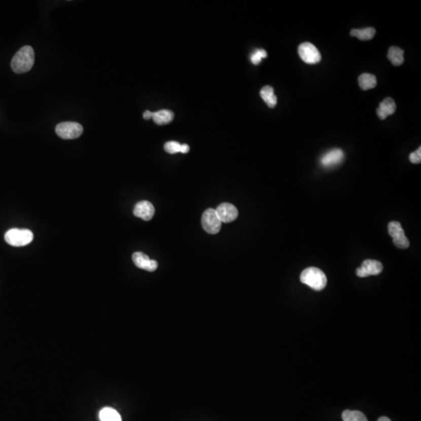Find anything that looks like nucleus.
<instances>
[{"label":"nucleus","instance_id":"8","mask_svg":"<svg viewBox=\"0 0 421 421\" xmlns=\"http://www.w3.org/2000/svg\"><path fill=\"white\" fill-rule=\"evenodd\" d=\"M382 264L376 260H365L362 263L360 268H357V276L361 278L370 276V275H377L382 271Z\"/></svg>","mask_w":421,"mask_h":421},{"label":"nucleus","instance_id":"4","mask_svg":"<svg viewBox=\"0 0 421 421\" xmlns=\"http://www.w3.org/2000/svg\"><path fill=\"white\" fill-rule=\"evenodd\" d=\"M56 133L65 140L78 138L83 133V126L76 122H63L56 127Z\"/></svg>","mask_w":421,"mask_h":421},{"label":"nucleus","instance_id":"3","mask_svg":"<svg viewBox=\"0 0 421 421\" xmlns=\"http://www.w3.org/2000/svg\"><path fill=\"white\" fill-rule=\"evenodd\" d=\"M34 234L29 229H11L5 234V240L13 247H24L32 242Z\"/></svg>","mask_w":421,"mask_h":421},{"label":"nucleus","instance_id":"11","mask_svg":"<svg viewBox=\"0 0 421 421\" xmlns=\"http://www.w3.org/2000/svg\"><path fill=\"white\" fill-rule=\"evenodd\" d=\"M133 263L137 268L148 271H155L158 268V262L151 260L148 255L142 252H135L132 257Z\"/></svg>","mask_w":421,"mask_h":421},{"label":"nucleus","instance_id":"13","mask_svg":"<svg viewBox=\"0 0 421 421\" xmlns=\"http://www.w3.org/2000/svg\"><path fill=\"white\" fill-rule=\"evenodd\" d=\"M396 104L394 100L391 98H386L384 101L379 104L377 109V114L379 119L384 120L389 116H391L396 112Z\"/></svg>","mask_w":421,"mask_h":421},{"label":"nucleus","instance_id":"21","mask_svg":"<svg viewBox=\"0 0 421 421\" xmlns=\"http://www.w3.org/2000/svg\"><path fill=\"white\" fill-rule=\"evenodd\" d=\"M268 54H267L266 51L264 49H257L251 56V60L253 64L258 65L261 62V59L264 58H266Z\"/></svg>","mask_w":421,"mask_h":421},{"label":"nucleus","instance_id":"18","mask_svg":"<svg viewBox=\"0 0 421 421\" xmlns=\"http://www.w3.org/2000/svg\"><path fill=\"white\" fill-rule=\"evenodd\" d=\"M359 85L364 91L375 88L377 85V79L374 75L370 74H363L358 78Z\"/></svg>","mask_w":421,"mask_h":421},{"label":"nucleus","instance_id":"12","mask_svg":"<svg viewBox=\"0 0 421 421\" xmlns=\"http://www.w3.org/2000/svg\"><path fill=\"white\" fill-rule=\"evenodd\" d=\"M155 207L152 203L148 201H142L135 205L133 215L145 221H149L155 215Z\"/></svg>","mask_w":421,"mask_h":421},{"label":"nucleus","instance_id":"16","mask_svg":"<svg viewBox=\"0 0 421 421\" xmlns=\"http://www.w3.org/2000/svg\"><path fill=\"white\" fill-rule=\"evenodd\" d=\"M260 94L269 108H275L277 104V97L275 96L272 87L268 85L264 87L260 91Z\"/></svg>","mask_w":421,"mask_h":421},{"label":"nucleus","instance_id":"22","mask_svg":"<svg viewBox=\"0 0 421 421\" xmlns=\"http://www.w3.org/2000/svg\"><path fill=\"white\" fill-rule=\"evenodd\" d=\"M164 149L168 154H176L181 152V145L177 142H168L165 144Z\"/></svg>","mask_w":421,"mask_h":421},{"label":"nucleus","instance_id":"15","mask_svg":"<svg viewBox=\"0 0 421 421\" xmlns=\"http://www.w3.org/2000/svg\"><path fill=\"white\" fill-rule=\"evenodd\" d=\"M154 122L158 125H165L171 123L174 119V113L170 110H162L153 113Z\"/></svg>","mask_w":421,"mask_h":421},{"label":"nucleus","instance_id":"10","mask_svg":"<svg viewBox=\"0 0 421 421\" xmlns=\"http://www.w3.org/2000/svg\"><path fill=\"white\" fill-rule=\"evenodd\" d=\"M216 212L222 223H231L236 220L239 214L237 208L233 204H229V203H223V204H219L216 209Z\"/></svg>","mask_w":421,"mask_h":421},{"label":"nucleus","instance_id":"19","mask_svg":"<svg viewBox=\"0 0 421 421\" xmlns=\"http://www.w3.org/2000/svg\"><path fill=\"white\" fill-rule=\"evenodd\" d=\"M100 421H122L120 413L113 408H103L99 413Z\"/></svg>","mask_w":421,"mask_h":421},{"label":"nucleus","instance_id":"14","mask_svg":"<svg viewBox=\"0 0 421 421\" xmlns=\"http://www.w3.org/2000/svg\"><path fill=\"white\" fill-rule=\"evenodd\" d=\"M387 57L394 66H401L404 62V52L397 46H392L389 48Z\"/></svg>","mask_w":421,"mask_h":421},{"label":"nucleus","instance_id":"2","mask_svg":"<svg viewBox=\"0 0 421 421\" xmlns=\"http://www.w3.org/2000/svg\"><path fill=\"white\" fill-rule=\"evenodd\" d=\"M300 281L316 291H321L327 285V278L325 273L314 267L303 270L300 275Z\"/></svg>","mask_w":421,"mask_h":421},{"label":"nucleus","instance_id":"9","mask_svg":"<svg viewBox=\"0 0 421 421\" xmlns=\"http://www.w3.org/2000/svg\"><path fill=\"white\" fill-rule=\"evenodd\" d=\"M343 159V151L340 149H334L322 155L320 163L324 168H332L339 165Z\"/></svg>","mask_w":421,"mask_h":421},{"label":"nucleus","instance_id":"25","mask_svg":"<svg viewBox=\"0 0 421 421\" xmlns=\"http://www.w3.org/2000/svg\"><path fill=\"white\" fill-rule=\"evenodd\" d=\"M190 151V147L188 145H181V153L186 154Z\"/></svg>","mask_w":421,"mask_h":421},{"label":"nucleus","instance_id":"26","mask_svg":"<svg viewBox=\"0 0 421 421\" xmlns=\"http://www.w3.org/2000/svg\"><path fill=\"white\" fill-rule=\"evenodd\" d=\"M377 421H391V419L386 417V416H381V417L379 418Z\"/></svg>","mask_w":421,"mask_h":421},{"label":"nucleus","instance_id":"20","mask_svg":"<svg viewBox=\"0 0 421 421\" xmlns=\"http://www.w3.org/2000/svg\"><path fill=\"white\" fill-rule=\"evenodd\" d=\"M343 421H367L364 413L357 410H345L342 414Z\"/></svg>","mask_w":421,"mask_h":421},{"label":"nucleus","instance_id":"7","mask_svg":"<svg viewBox=\"0 0 421 421\" xmlns=\"http://www.w3.org/2000/svg\"><path fill=\"white\" fill-rule=\"evenodd\" d=\"M389 233L393 238V243L400 249H406L409 247V240L405 235L404 230L399 222H391L389 224Z\"/></svg>","mask_w":421,"mask_h":421},{"label":"nucleus","instance_id":"1","mask_svg":"<svg viewBox=\"0 0 421 421\" xmlns=\"http://www.w3.org/2000/svg\"><path fill=\"white\" fill-rule=\"evenodd\" d=\"M34 63V52L32 47L25 46L16 53L11 61V67L16 74L28 72Z\"/></svg>","mask_w":421,"mask_h":421},{"label":"nucleus","instance_id":"5","mask_svg":"<svg viewBox=\"0 0 421 421\" xmlns=\"http://www.w3.org/2000/svg\"><path fill=\"white\" fill-rule=\"evenodd\" d=\"M203 228L207 233L217 234L222 227V221L215 209L209 208L204 212L201 219Z\"/></svg>","mask_w":421,"mask_h":421},{"label":"nucleus","instance_id":"24","mask_svg":"<svg viewBox=\"0 0 421 421\" xmlns=\"http://www.w3.org/2000/svg\"><path fill=\"white\" fill-rule=\"evenodd\" d=\"M152 116H153V113L149 111V110H147L143 114V117L145 120H150L151 118H152Z\"/></svg>","mask_w":421,"mask_h":421},{"label":"nucleus","instance_id":"23","mask_svg":"<svg viewBox=\"0 0 421 421\" xmlns=\"http://www.w3.org/2000/svg\"><path fill=\"white\" fill-rule=\"evenodd\" d=\"M409 161L412 163L418 164L420 163L421 162V148L419 147V149L416 152H412L409 155Z\"/></svg>","mask_w":421,"mask_h":421},{"label":"nucleus","instance_id":"6","mask_svg":"<svg viewBox=\"0 0 421 421\" xmlns=\"http://www.w3.org/2000/svg\"><path fill=\"white\" fill-rule=\"evenodd\" d=\"M298 54L307 64H316L322 59L320 52L310 42H303L298 48Z\"/></svg>","mask_w":421,"mask_h":421},{"label":"nucleus","instance_id":"17","mask_svg":"<svg viewBox=\"0 0 421 421\" xmlns=\"http://www.w3.org/2000/svg\"><path fill=\"white\" fill-rule=\"evenodd\" d=\"M375 33L374 27H366L364 29H353L350 36L358 38L361 41H368L374 37Z\"/></svg>","mask_w":421,"mask_h":421}]
</instances>
